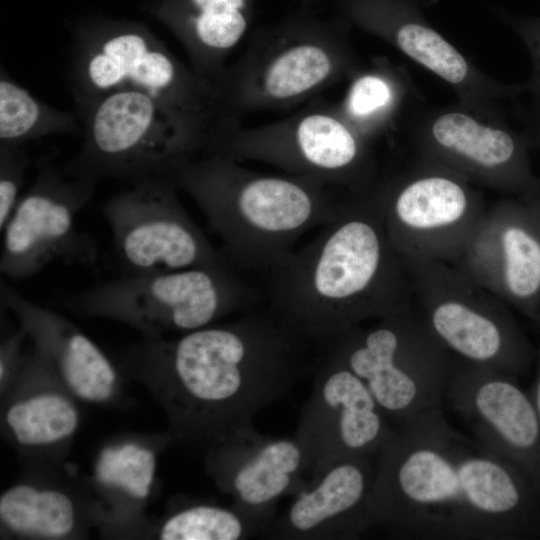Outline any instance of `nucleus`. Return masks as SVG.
I'll return each mask as SVG.
<instances>
[{"label":"nucleus","instance_id":"nucleus-24","mask_svg":"<svg viewBox=\"0 0 540 540\" xmlns=\"http://www.w3.org/2000/svg\"><path fill=\"white\" fill-rule=\"evenodd\" d=\"M88 513L67 488L34 481L16 483L0 496L1 535L71 539L83 533Z\"/></svg>","mask_w":540,"mask_h":540},{"label":"nucleus","instance_id":"nucleus-14","mask_svg":"<svg viewBox=\"0 0 540 540\" xmlns=\"http://www.w3.org/2000/svg\"><path fill=\"white\" fill-rule=\"evenodd\" d=\"M436 164L371 191L399 257L454 264L487 207L466 179Z\"/></svg>","mask_w":540,"mask_h":540},{"label":"nucleus","instance_id":"nucleus-23","mask_svg":"<svg viewBox=\"0 0 540 540\" xmlns=\"http://www.w3.org/2000/svg\"><path fill=\"white\" fill-rule=\"evenodd\" d=\"M249 0H168L159 14L186 50L192 69L216 85L245 36Z\"/></svg>","mask_w":540,"mask_h":540},{"label":"nucleus","instance_id":"nucleus-15","mask_svg":"<svg viewBox=\"0 0 540 540\" xmlns=\"http://www.w3.org/2000/svg\"><path fill=\"white\" fill-rule=\"evenodd\" d=\"M453 265L540 325V220L525 194L487 208Z\"/></svg>","mask_w":540,"mask_h":540},{"label":"nucleus","instance_id":"nucleus-12","mask_svg":"<svg viewBox=\"0 0 540 540\" xmlns=\"http://www.w3.org/2000/svg\"><path fill=\"white\" fill-rule=\"evenodd\" d=\"M176 190L170 178L148 177L103 204L124 275L232 267L187 213Z\"/></svg>","mask_w":540,"mask_h":540},{"label":"nucleus","instance_id":"nucleus-8","mask_svg":"<svg viewBox=\"0 0 540 540\" xmlns=\"http://www.w3.org/2000/svg\"><path fill=\"white\" fill-rule=\"evenodd\" d=\"M251 296L231 268L122 275L69 295V311L112 320L146 338L194 331L243 310Z\"/></svg>","mask_w":540,"mask_h":540},{"label":"nucleus","instance_id":"nucleus-22","mask_svg":"<svg viewBox=\"0 0 540 540\" xmlns=\"http://www.w3.org/2000/svg\"><path fill=\"white\" fill-rule=\"evenodd\" d=\"M0 294L2 304L78 400L93 404L116 400L119 371L93 340L66 317L24 297L3 280Z\"/></svg>","mask_w":540,"mask_h":540},{"label":"nucleus","instance_id":"nucleus-13","mask_svg":"<svg viewBox=\"0 0 540 540\" xmlns=\"http://www.w3.org/2000/svg\"><path fill=\"white\" fill-rule=\"evenodd\" d=\"M98 180L38 161L36 177L21 196L3 231L0 272L12 280L30 278L49 265L93 267L99 250L77 226Z\"/></svg>","mask_w":540,"mask_h":540},{"label":"nucleus","instance_id":"nucleus-1","mask_svg":"<svg viewBox=\"0 0 540 540\" xmlns=\"http://www.w3.org/2000/svg\"><path fill=\"white\" fill-rule=\"evenodd\" d=\"M367 509L373 527L408 539L540 536V492L514 464L456 431L441 407L378 453Z\"/></svg>","mask_w":540,"mask_h":540},{"label":"nucleus","instance_id":"nucleus-11","mask_svg":"<svg viewBox=\"0 0 540 540\" xmlns=\"http://www.w3.org/2000/svg\"><path fill=\"white\" fill-rule=\"evenodd\" d=\"M205 150L241 162H261L327 189L365 186L366 149L343 114L311 107L256 127L239 125L215 135Z\"/></svg>","mask_w":540,"mask_h":540},{"label":"nucleus","instance_id":"nucleus-3","mask_svg":"<svg viewBox=\"0 0 540 540\" xmlns=\"http://www.w3.org/2000/svg\"><path fill=\"white\" fill-rule=\"evenodd\" d=\"M270 273L269 310L321 344L411 299L371 188L339 200L317 235Z\"/></svg>","mask_w":540,"mask_h":540},{"label":"nucleus","instance_id":"nucleus-33","mask_svg":"<svg viewBox=\"0 0 540 540\" xmlns=\"http://www.w3.org/2000/svg\"><path fill=\"white\" fill-rule=\"evenodd\" d=\"M534 205L540 220V180L526 193H524Z\"/></svg>","mask_w":540,"mask_h":540},{"label":"nucleus","instance_id":"nucleus-7","mask_svg":"<svg viewBox=\"0 0 540 540\" xmlns=\"http://www.w3.org/2000/svg\"><path fill=\"white\" fill-rule=\"evenodd\" d=\"M70 80L75 102L132 89L161 100L211 137L226 126L215 86L140 26L82 30L73 45Z\"/></svg>","mask_w":540,"mask_h":540},{"label":"nucleus","instance_id":"nucleus-26","mask_svg":"<svg viewBox=\"0 0 540 540\" xmlns=\"http://www.w3.org/2000/svg\"><path fill=\"white\" fill-rule=\"evenodd\" d=\"M260 525L234 507L187 500L176 505L159 523L162 540H244L261 536Z\"/></svg>","mask_w":540,"mask_h":540},{"label":"nucleus","instance_id":"nucleus-16","mask_svg":"<svg viewBox=\"0 0 540 540\" xmlns=\"http://www.w3.org/2000/svg\"><path fill=\"white\" fill-rule=\"evenodd\" d=\"M204 456L206 472L218 490L263 531L277 516L279 500L305 490L313 474L311 456L295 436H267L254 424L210 447Z\"/></svg>","mask_w":540,"mask_h":540},{"label":"nucleus","instance_id":"nucleus-6","mask_svg":"<svg viewBox=\"0 0 540 540\" xmlns=\"http://www.w3.org/2000/svg\"><path fill=\"white\" fill-rule=\"evenodd\" d=\"M368 388L394 428L440 408L453 356L409 302L324 344Z\"/></svg>","mask_w":540,"mask_h":540},{"label":"nucleus","instance_id":"nucleus-28","mask_svg":"<svg viewBox=\"0 0 540 540\" xmlns=\"http://www.w3.org/2000/svg\"><path fill=\"white\" fill-rule=\"evenodd\" d=\"M391 37L404 54L445 81L461 84L469 77L466 59L433 29L408 22L398 26Z\"/></svg>","mask_w":540,"mask_h":540},{"label":"nucleus","instance_id":"nucleus-2","mask_svg":"<svg viewBox=\"0 0 540 540\" xmlns=\"http://www.w3.org/2000/svg\"><path fill=\"white\" fill-rule=\"evenodd\" d=\"M306 338L270 310L128 347L121 365L164 411L170 436L208 450L313 374Z\"/></svg>","mask_w":540,"mask_h":540},{"label":"nucleus","instance_id":"nucleus-10","mask_svg":"<svg viewBox=\"0 0 540 540\" xmlns=\"http://www.w3.org/2000/svg\"><path fill=\"white\" fill-rule=\"evenodd\" d=\"M351 65L347 43L316 28L258 37L215 85L228 127L248 113L287 108L334 84Z\"/></svg>","mask_w":540,"mask_h":540},{"label":"nucleus","instance_id":"nucleus-30","mask_svg":"<svg viewBox=\"0 0 540 540\" xmlns=\"http://www.w3.org/2000/svg\"><path fill=\"white\" fill-rule=\"evenodd\" d=\"M29 158L23 145L0 144V229L3 231L20 198Z\"/></svg>","mask_w":540,"mask_h":540},{"label":"nucleus","instance_id":"nucleus-25","mask_svg":"<svg viewBox=\"0 0 540 540\" xmlns=\"http://www.w3.org/2000/svg\"><path fill=\"white\" fill-rule=\"evenodd\" d=\"M77 129L73 113L38 100L1 69L0 144L24 145L33 139Z\"/></svg>","mask_w":540,"mask_h":540},{"label":"nucleus","instance_id":"nucleus-29","mask_svg":"<svg viewBox=\"0 0 540 540\" xmlns=\"http://www.w3.org/2000/svg\"><path fill=\"white\" fill-rule=\"evenodd\" d=\"M393 95L392 86L383 75H360L351 83L341 113L350 123L373 120L390 107Z\"/></svg>","mask_w":540,"mask_h":540},{"label":"nucleus","instance_id":"nucleus-20","mask_svg":"<svg viewBox=\"0 0 540 540\" xmlns=\"http://www.w3.org/2000/svg\"><path fill=\"white\" fill-rule=\"evenodd\" d=\"M1 400L2 431L23 452L54 456L68 447L78 431V399L33 344L1 390Z\"/></svg>","mask_w":540,"mask_h":540},{"label":"nucleus","instance_id":"nucleus-18","mask_svg":"<svg viewBox=\"0 0 540 540\" xmlns=\"http://www.w3.org/2000/svg\"><path fill=\"white\" fill-rule=\"evenodd\" d=\"M515 376L455 357L445 399L475 439L514 464L540 492V424Z\"/></svg>","mask_w":540,"mask_h":540},{"label":"nucleus","instance_id":"nucleus-21","mask_svg":"<svg viewBox=\"0 0 540 540\" xmlns=\"http://www.w3.org/2000/svg\"><path fill=\"white\" fill-rule=\"evenodd\" d=\"M427 153L464 179L522 195L537 182L524 143L505 129L451 111L437 116L428 130Z\"/></svg>","mask_w":540,"mask_h":540},{"label":"nucleus","instance_id":"nucleus-9","mask_svg":"<svg viewBox=\"0 0 540 540\" xmlns=\"http://www.w3.org/2000/svg\"><path fill=\"white\" fill-rule=\"evenodd\" d=\"M399 259L414 308L453 356L515 377L527 372L534 352L506 303L453 264Z\"/></svg>","mask_w":540,"mask_h":540},{"label":"nucleus","instance_id":"nucleus-19","mask_svg":"<svg viewBox=\"0 0 540 540\" xmlns=\"http://www.w3.org/2000/svg\"><path fill=\"white\" fill-rule=\"evenodd\" d=\"M375 469L372 456L330 463L274 518L261 536L283 540L358 538L373 527L367 503Z\"/></svg>","mask_w":540,"mask_h":540},{"label":"nucleus","instance_id":"nucleus-32","mask_svg":"<svg viewBox=\"0 0 540 540\" xmlns=\"http://www.w3.org/2000/svg\"><path fill=\"white\" fill-rule=\"evenodd\" d=\"M536 360H537L536 378H535L532 390L530 392V395L532 397V400H533V403L537 412L539 424H540V342H539V347L536 353Z\"/></svg>","mask_w":540,"mask_h":540},{"label":"nucleus","instance_id":"nucleus-17","mask_svg":"<svg viewBox=\"0 0 540 540\" xmlns=\"http://www.w3.org/2000/svg\"><path fill=\"white\" fill-rule=\"evenodd\" d=\"M313 376L294 434L311 456L312 478L334 461L378 456L395 428L366 385L325 353Z\"/></svg>","mask_w":540,"mask_h":540},{"label":"nucleus","instance_id":"nucleus-31","mask_svg":"<svg viewBox=\"0 0 540 540\" xmlns=\"http://www.w3.org/2000/svg\"><path fill=\"white\" fill-rule=\"evenodd\" d=\"M26 331L19 326L18 330L1 343L0 347V386L3 390L19 370L25 353L22 350Z\"/></svg>","mask_w":540,"mask_h":540},{"label":"nucleus","instance_id":"nucleus-27","mask_svg":"<svg viewBox=\"0 0 540 540\" xmlns=\"http://www.w3.org/2000/svg\"><path fill=\"white\" fill-rule=\"evenodd\" d=\"M156 468L153 448L136 440H124L100 451L94 479L103 489L142 502L150 495Z\"/></svg>","mask_w":540,"mask_h":540},{"label":"nucleus","instance_id":"nucleus-34","mask_svg":"<svg viewBox=\"0 0 540 540\" xmlns=\"http://www.w3.org/2000/svg\"><path fill=\"white\" fill-rule=\"evenodd\" d=\"M533 54L534 62L536 64L537 84L540 89V40L534 43H529Z\"/></svg>","mask_w":540,"mask_h":540},{"label":"nucleus","instance_id":"nucleus-4","mask_svg":"<svg viewBox=\"0 0 540 540\" xmlns=\"http://www.w3.org/2000/svg\"><path fill=\"white\" fill-rule=\"evenodd\" d=\"M171 179L202 211L230 265L243 269L274 270L339 202L314 182L254 171L209 150L178 167Z\"/></svg>","mask_w":540,"mask_h":540},{"label":"nucleus","instance_id":"nucleus-5","mask_svg":"<svg viewBox=\"0 0 540 540\" xmlns=\"http://www.w3.org/2000/svg\"><path fill=\"white\" fill-rule=\"evenodd\" d=\"M75 103L84 139L78 154L64 166L73 174L131 182L171 179L211 139L176 110L138 90H118Z\"/></svg>","mask_w":540,"mask_h":540}]
</instances>
